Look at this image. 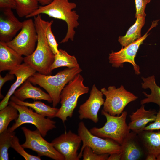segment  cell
<instances>
[{
    "label": "cell",
    "mask_w": 160,
    "mask_h": 160,
    "mask_svg": "<svg viewBox=\"0 0 160 160\" xmlns=\"http://www.w3.org/2000/svg\"><path fill=\"white\" fill-rule=\"evenodd\" d=\"M143 81L141 86L143 88H149L151 90V93L149 94L145 92L143 93L146 98L140 101L141 105L150 103H153L158 105L160 108V87L156 83L155 76L152 75L147 78L142 77Z\"/></svg>",
    "instance_id": "7402d4cb"
},
{
    "label": "cell",
    "mask_w": 160,
    "mask_h": 160,
    "mask_svg": "<svg viewBox=\"0 0 160 160\" xmlns=\"http://www.w3.org/2000/svg\"><path fill=\"white\" fill-rule=\"evenodd\" d=\"M26 160H40V157L31 155L24 149L19 143L18 138L15 135L13 137L11 141V147Z\"/></svg>",
    "instance_id": "83f0119b"
},
{
    "label": "cell",
    "mask_w": 160,
    "mask_h": 160,
    "mask_svg": "<svg viewBox=\"0 0 160 160\" xmlns=\"http://www.w3.org/2000/svg\"><path fill=\"white\" fill-rule=\"evenodd\" d=\"M22 56L9 47L6 43L0 41V72L11 71L16 68L23 61Z\"/></svg>",
    "instance_id": "e0dca14e"
},
{
    "label": "cell",
    "mask_w": 160,
    "mask_h": 160,
    "mask_svg": "<svg viewBox=\"0 0 160 160\" xmlns=\"http://www.w3.org/2000/svg\"><path fill=\"white\" fill-rule=\"evenodd\" d=\"M36 71L28 64L24 63L15 69L10 71L9 73L16 77L15 81L11 86L5 96L0 103V110L9 103L10 97L18 87L22 84L28 79L36 73Z\"/></svg>",
    "instance_id": "9a60e30c"
},
{
    "label": "cell",
    "mask_w": 160,
    "mask_h": 160,
    "mask_svg": "<svg viewBox=\"0 0 160 160\" xmlns=\"http://www.w3.org/2000/svg\"><path fill=\"white\" fill-rule=\"evenodd\" d=\"M156 159L157 160H160V154L156 156Z\"/></svg>",
    "instance_id": "74e56055"
},
{
    "label": "cell",
    "mask_w": 160,
    "mask_h": 160,
    "mask_svg": "<svg viewBox=\"0 0 160 160\" xmlns=\"http://www.w3.org/2000/svg\"><path fill=\"white\" fill-rule=\"evenodd\" d=\"M84 80L80 73L78 74L65 86L61 93V105L56 117L60 119L63 123L68 117L72 116L79 97L89 92V88L84 85Z\"/></svg>",
    "instance_id": "277c9868"
},
{
    "label": "cell",
    "mask_w": 160,
    "mask_h": 160,
    "mask_svg": "<svg viewBox=\"0 0 160 160\" xmlns=\"http://www.w3.org/2000/svg\"><path fill=\"white\" fill-rule=\"evenodd\" d=\"M81 142L78 134L69 130L54 139L51 143L55 148L64 157L65 160H79L77 152Z\"/></svg>",
    "instance_id": "7c38bea8"
},
{
    "label": "cell",
    "mask_w": 160,
    "mask_h": 160,
    "mask_svg": "<svg viewBox=\"0 0 160 160\" xmlns=\"http://www.w3.org/2000/svg\"><path fill=\"white\" fill-rule=\"evenodd\" d=\"M137 136L146 154H160V131L143 130Z\"/></svg>",
    "instance_id": "ffe728a7"
},
{
    "label": "cell",
    "mask_w": 160,
    "mask_h": 160,
    "mask_svg": "<svg viewBox=\"0 0 160 160\" xmlns=\"http://www.w3.org/2000/svg\"><path fill=\"white\" fill-rule=\"evenodd\" d=\"M103 94L95 84H94L90 91L89 98L79 106L78 112L80 120L84 119H90L95 123L99 121L98 113L105 100Z\"/></svg>",
    "instance_id": "4fadbf2b"
},
{
    "label": "cell",
    "mask_w": 160,
    "mask_h": 160,
    "mask_svg": "<svg viewBox=\"0 0 160 160\" xmlns=\"http://www.w3.org/2000/svg\"><path fill=\"white\" fill-rule=\"evenodd\" d=\"M18 99L24 101L28 99L34 100H44L51 103L52 100L49 95L43 91L40 88L33 86L28 80H26L14 93Z\"/></svg>",
    "instance_id": "d6986e66"
},
{
    "label": "cell",
    "mask_w": 160,
    "mask_h": 160,
    "mask_svg": "<svg viewBox=\"0 0 160 160\" xmlns=\"http://www.w3.org/2000/svg\"><path fill=\"white\" fill-rule=\"evenodd\" d=\"M10 99L17 104L31 108L37 113L50 119L56 117L59 110V108L51 107L40 101H36L33 103L23 101L14 95H12Z\"/></svg>",
    "instance_id": "603a6c76"
},
{
    "label": "cell",
    "mask_w": 160,
    "mask_h": 160,
    "mask_svg": "<svg viewBox=\"0 0 160 160\" xmlns=\"http://www.w3.org/2000/svg\"><path fill=\"white\" fill-rule=\"evenodd\" d=\"M34 21L38 36L36 47L31 55L24 57L23 61L39 73L50 75L55 55L48 44L46 33L51 21L44 20L40 14L34 17Z\"/></svg>",
    "instance_id": "6da1fadb"
},
{
    "label": "cell",
    "mask_w": 160,
    "mask_h": 160,
    "mask_svg": "<svg viewBox=\"0 0 160 160\" xmlns=\"http://www.w3.org/2000/svg\"><path fill=\"white\" fill-rule=\"evenodd\" d=\"M151 0H135L136 13L135 17L139 15L146 16L145 11L147 4L150 2Z\"/></svg>",
    "instance_id": "4dcf8cb0"
},
{
    "label": "cell",
    "mask_w": 160,
    "mask_h": 160,
    "mask_svg": "<svg viewBox=\"0 0 160 160\" xmlns=\"http://www.w3.org/2000/svg\"><path fill=\"white\" fill-rule=\"evenodd\" d=\"M135 23L129 28L125 35L119 36L118 41L124 47L140 39L141 30L145 23V16L138 15Z\"/></svg>",
    "instance_id": "44dd1931"
},
{
    "label": "cell",
    "mask_w": 160,
    "mask_h": 160,
    "mask_svg": "<svg viewBox=\"0 0 160 160\" xmlns=\"http://www.w3.org/2000/svg\"><path fill=\"white\" fill-rule=\"evenodd\" d=\"M41 6H45L49 4L53 0H36Z\"/></svg>",
    "instance_id": "8d00e7d4"
},
{
    "label": "cell",
    "mask_w": 160,
    "mask_h": 160,
    "mask_svg": "<svg viewBox=\"0 0 160 160\" xmlns=\"http://www.w3.org/2000/svg\"><path fill=\"white\" fill-rule=\"evenodd\" d=\"M137 135L132 132L121 145V160H138L144 152L139 143Z\"/></svg>",
    "instance_id": "ac0fdd59"
},
{
    "label": "cell",
    "mask_w": 160,
    "mask_h": 160,
    "mask_svg": "<svg viewBox=\"0 0 160 160\" xmlns=\"http://www.w3.org/2000/svg\"><path fill=\"white\" fill-rule=\"evenodd\" d=\"M78 133L81 137L83 145L78 157H82L83 151L85 146L90 148L98 154L119 153L121 150V145L115 141L108 138H103L92 134L87 128L83 121L78 124Z\"/></svg>",
    "instance_id": "8992f818"
},
{
    "label": "cell",
    "mask_w": 160,
    "mask_h": 160,
    "mask_svg": "<svg viewBox=\"0 0 160 160\" xmlns=\"http://www.w3.org/2000/svg\"><path fill=\"white\" fill-rule=\"evenodd\" d=\"M53 22V20L51 21L47 28L46 36L49 46L53 53L55 55L59 52V49H58V44L52 30V25Z\"/></svg>",
    "instance_id": "f546056e"
},
{
    "label": "cell",
    "mask_w": 160,
    "mask_h": 160,
    "mask_svg": "<svg viewBox=\"0 0 160 160\" xmlns=\"http://www.w3.org/2000/svg\"><path fill=\"white\" fill-rule=\"evenodd\" d=\"M59 51V52L55 55L54 60L51 67L52 71L62 67H66L69 68L80 67L74 56L70 55L65 50L61 49Z\"/></svg>",
    "instance_id": "cb8c5ba5"
},
{
    "label": "cell",
    "mask_w": 160,
    "mask_h": 160,
    "mask_svg": "<svg viewBox=\"0 0 160 160\" xmlns=\"http://www.w3.org/2000/svg\"><path fill=\"white\" fill-rule=\"evenodd\" d=\"M157 112L155 110H146L144 105L129 116L130 122L128 125L130 130L137 135L144 130L149 123L154 121Z\"/></svg>",
    "instance_id": "2e32d148"
},
{
    "label": "cell",
    "mask_w": 160,
    "mask_h": 160,
    "mask_svg": "<svg viewBox=\"0 0 160 160\" xmlns=\"http://www.w3.org/2000/svg\"><path fill=\"white\" fill-rule=\"evenodd\" d=\"M76 7L75 3L70 2L68 0H53L48 4L39 6L36 11L25 18H31L44 14L49 17L63 20L67 24V30L65 36L60 43L66 42L69 40L73 41L76 33L74 29L79 25V15L73 10Z\"/></svg>",
    "instance_id": "7a4b0ae2"
},
{
    "label": "cell",
    "mask_w": 160,
    "mask_h": 160,
    "mask_svg": "<svg viewBox=\"0 0 160 160\" xmlns=\"http://www.w3.org/2000/svg\"><path fill=\"white\" fill-rule=\"evenodd\" d=\"M17 14L20 18L27 16L33 13L39 8L36 0H15Z\"/></svg>",
    "instance_id": "484cf974"
},
{
    "label": "cell",
    "mask_w": 160,
    "mask_h": 160,
    "mask_svg": "<svg viewBox=\"0 0 160 160\" xmlns=\"http://www.w3.org/2000/svg\"><path fill=\"white\" fill-rule=\"evenodd\" d=\"M15 75L9 73H7L5 76L4 77H2L1 75H0V96L1 99L2 98L3 96L1 94V88L4 84L7 81H12L14 79Z\"/></svg>",
    "instance_id": "836d02e7"
},
{
    "label": "cell",
    "mask_w": 160,
    "mask_h": 160,
    "mask_svg": "<svg viewBox=\"0 0 160 160\" xmlns=\"http://www.w3.org/2000/svg\"><path fill=\"white\" fill-rule=\"evenodd\" d=\"M0 16V41L7 42L15 37L20 30L23 21H20L15 16L12 9H1Z\"/></svg>",
    "instance_id": "5bb4252c"
},
{
    "label": "cell",
    "mask_w": 160,
    "mask_h": 160,
    "mask_svg": "<svg viewBox=\"0 0 160 160\" xmlns=\"http://www.w3.org/2000/svg\"><path fill=\"white\" fill-rule=\"evenodd\" d=\"M16 108L19 113V117L12 126L9 128L12 132L21 125L31 124L36 126L42 136L45 137L47 132L56 128V122L49 118L34 112L31 108L19 105L10 100L9 103Z\"/></svg>",
    "instance_id": "ba28073f"
},
{
    "label": "cell",
    "mask_w": 160,
    "mask_h": 160,
    "mask_svg": "<svg viewBox=\"0 0 160 160\" xmlns=\"http://www.w3.org/2000/svg\"><path fill=\"white\" fill-rule=\"evenodd\" d=\"M0 133L7 129L12 121L16 120L19 117L18 110L11 105L9 104L0 110Z\"/></svg>",
    "instance_id": "d4e9b609"
},
{
    "label": "cell",
    "mask_w": 160,
    "mask_h": 160,
    "mask_svg": "<svg viewBox=\"0 0 160 160\" xmlns=\"http://www.w3.org/2000/svg\"><path fill=\"white\" fill-rule=\"evenodd\" d=\"M15 133L9 128L0 133V160H9L8 150L11 147V141Z\"/></svg>",
    "instance_id": "4316f807"
},
{
    "label": "cell",
    "mask_w": 160,
    "mask_h": 160,
    "mask_svg": "<svg viewBox=\"0 0 160 160\" xmlns=\"http://www.w3.org/2000/svg\"><path fill=\"white\" fill-rule=\"evenodd\" d=\"M146 155L145 160H157L156 156L155 155L151 153H147Z\"/></svg>",
    "instance_id": "d590c367"
},
{
    "label": "cell",
    "mask_w": 160,
    "mask_h": 160,
    "mask_svg": "<svg viewBox=\"0 0 160 160\" xmlns=\"http://www.w3.org/2000/svg\"><path fill=\"white\" fill-rule=\"evenodd\" d=\"M23 23L20 32L6 43L20 55L26 57L34 51L38 36L34 20L29 18L23 21Z\"/></svg>",
    "instance_id": "9c48e42d"
},
{
    "label": "cell",
    "mask_w": 160,
    "mask_h": 160,
    "mask_svg": "<svg viewBox=\"0 0 160 160\" xmlns=\"http://www.w3.org/2000/svg\"><path fill=\"white\" fill-rule=\"evenodd\" d=\"M100 91L105 97L103 110L114 116H120L129 103L138 98L126 90L122 85L118 88L114 86H110L107 89L103 88Z\"/></svg>",
    "instance_id": "52a82bcc"
},
{
    "label": "cell",
    "mask_w": 160,
    "mask_h": 160,
    "mask_svg": "<svg viewBox=\"0 0 160 160\" xmlns=\"http://www.w3.org/2000/svg\"><path fill=\"white\" fill-rule=\"evenodd\" d=\"M109 155L97 154L90 148L86 146L84 149L82 156L83 160H107Z\"/></svg>",
    "instance_id": "f1b7e54d"
},
{
    "label": "cell",
    "mask_w": 160,
    "mask_h": 160,
    "mask_svg": "<svg viewBox=\"0 0 160 160\" xmlns=\"http://www.w3.org/2000/svg\"><path fill=\"white\" fill-rule=\"evenodd\" d=\"M25 138L21 144L24 148H28L36 152L40 157L45 156L55 160H65L64 157L54 147L51 143L46 141L38 129L31 130L25 127L21 128Z\"/></svg>",
    "instance_id": "30bf717a"
},
{
    "label": "cell",
    "mask_w": 160,
    "mask_h": 160,
    "mask_svg": "<svg viewBox=\"0 0 160 160\" xmlns=\"http://www.w3.org/2000/svg\"><path fill=\"white\" fill-rule=\"evenodd\" d=\"M0 9H15L16 4L15 0H0Z\"/></svg>",
    "instance_id": "d6a6232c"
},
{
    "label": "cell",
    "mask_w": 160,
    "mask_h": 160,
    "mask_svg": "<svg viewBox=\"0 0 160 160\" xmlns=\"http://www.w3.org/2000/svg\"><path fill=\"white\" fill-rule=\"evenodd\" d=\"M101 113L106 119L104 125L100 128L93 127L89 131L95 135L111 139L121 145L130 133L126 122L127 112L123 111L120 116H114L102 109Z\"/></svg>",
    "instance_id": "5b68a950"
},
{
    "label": "cell",
    "mask_w": 160,
    "mask_h": 160,
    "mask_svg": "<svg viewBox=\"0 0 160 160\" xmlns=\"http://www.w3.org/2000/svg\"><path fill=\"white\" fill-rule=\"evenodd\" d=\"M121 152L110 154L107 160H121Z\"/></svg>",
    "instance_id": "e575fe53"
},
{
    "label": "cell",
    "mask_w": 160,
    "mask_h": 160,
    "mask_svg": "<svg viewBox=\"0 0 160 160\" xmlns=\"http://www.w3.org/2000/svg\"><path fill=\"white\" fill-rule=\"evenodd\" d=\"M158 20L154 21L148 31L140 39L127 46L122 47L117 52H112L109 54L108 59L112 67H123L124 63L128 62L133 66L135 73L138 75L140 73V68L135 63V58L140 45L148 36V32L153 27L157 25Z\"/></svg>",
    "instance_id": "8fae6325"
},
{
    "label": "cell",
    "mask_w": 160,
    "mask_h": 160,
    "mask_svg": "<svg viewBox=\"0 0 160 160\" xmlns=\"http://www.w3.org/2000/svg\"><path fill=\"white\" fill-rule=\"evenodd\" d=\"M82 71L80 67L67 68L52 76L35 73L28 79L32 84L44 89L52 100V106L55 107L60 101L61 93L65 86Z\"/></svg>",
    "instance_id": "3957f363"
},
{
    "label": "cell",
    "mask_w": 160,
    "mask_h": 160,
    "mask_svg": "<svg viewBox=\"0 0 160 160\" xmlns=\"http://www.w3.org/2000/svg\"><path fill=\"white\" fill-rule=\"evenodd\" d=\"M160 129V108L156 114V118L154 122L146 126L144 130L154 131Z\"/></svg>",
    "instance_id": "1f68e13d"
}]
</instances>
